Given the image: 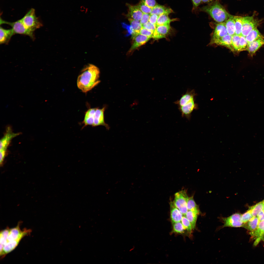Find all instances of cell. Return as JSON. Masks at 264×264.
<instances>
[{
	"instance_id": "cell-1",
	"label": "cell",
	"mask_w": 264,
	"mask_h": 264,
	"mask_svg": "<svg viewBox=\"0 0 264 264\" xmlns=\"http://www.w3.org/2000/svg\"><path fill=\"white\" fill-rule=\"evenodd\" d=\"M100 71L95 65L89 64L82 69L78 77L77 86L83 92L86 93L91 90L100 82Z\"/></svg>"
},
{
	"instance_id": "cell-2",
	"label": "cell",
	"mask_w": 264,
	"mask_h": 264,
	"mask_svg": "<svg viewBox=\"0 0 264 264\" xmlns=\"http://www.w3.org/2000/svg\"><path fill=\"white\" fill-rule=\"evenodd\" d=\"M202 11L209 14L216 22L222 23L234 16L229 13L218 0L209 3L201 9Z\"/></svg>"
},
{
	"instance_id": "cell-3",
	"label": "cell",
	"mask_w": 264,
	"mask_h": 264,
	"mask_svg": "<svg viewBox=\"0 0 264 264\" xmlns=\"http://www.w3.org/2000/svg\"><path fill=\"white\" fill-rule=\"evenodd\" d=\"M21 20L28 29L32 32L42 27L43 25L35 15V10L31 8Z\"/></svg>"
},
{
	"instance_id": "cell-4",
	"label": "cell",
	"mask_w": 264,
	"mask_h": 264,
	"mask_svg": "<svg viewBox=\"0 0 264 264\" xmlns=\"http://www.w3.org/2000/svg\"><path fill=\"white\" fill-rule=\"evenodd\" d=\"M20 225L19 223L16 227L10 229L5 243L10 242L18 245L23 238L30 234L31 231L30 229H25L22 231L20 228Z\"/></svg>"
},
{
	"instance_id": "cell-5",
	"label": "cell",
	"mask_w": 264,
	"mask_h": 264,
	"mask_svg": "<svg viewBox=\"0 0 264 264\" xmlns=\"http://www.w3.org/2000/svg\"><path fill=\"white\" fill-rule=\"evenodd\" d=\"M20 134L19 133L13 132L10 127H8L7 129L5 134L0 140V163L1 166L3 164L7 149L10 142L12 139Z\"/></svg>"
},
{
	"instance_id": "cell-6",
	"label": "cell",
	"mask_w": 264,
	"mask_h": 264,
	"mask_svg": "<svg viewBox=\"0 0 264 264\" xmlns=\"http://www.w3.org/2000/svg\"><path fill=\"white\" fill-rule=\"evenodd\" d=\"M0 24H6L10 25L14 34L24 35L29 36L32 39H35L33 32L27 28L24 25L21 19L13 22H10L0 19Z\"/></svg>"
},
{
	"instance_id": "cell-7",
	"label": "cell",
	"mask_w": 264,
	"mask_h": 264,
	"mask_svg": "<svg viewBox=\"0 0 264 264\" xmlns=\"http://www.w3.org/2000/svg\"><path fill=\"white\" fill-rule=\"evenodd\" d=\"M188 198L186 190H182L175 194L173 202L175 206L184 216L188 211L187 203Z\"/></svg>"
},
{
	"instance_id": "cell-8",
	"label": "cell",
	"mask_w": 264,
	"mask_h": 264,
	"mask_svg": "<svg viewBox=\"0 0 264 264\" xmlns=\"http://www.w3.org/2000/svg\"><path fill=\"white\" fill-rule=\"evenodd\" d=\"M254 15L243 17L242 31V36L246 37L254 29L257 28L261 21L254 17Z\"/></svg>"
},
{
	"instance_id": "cell-9",
	"label": "cell",
	"mask_w": 264,
	"mask_h": 264,
	"mask_svg": "<svg viewBox=\"0 0 264 264\" xmlns=\"http://www.w3.org/2000/svg\"><path fill=\"white\" fill-rule=\"evenodd\" d=\"M105 109V107L101 109L96 108L92 112L91 116L92 127H95L102 126L105 127L107 130L110 129V126L106 123L104 120V112Z\"/></svg>"
},
{
	"instance_id": "cell-10",
	"label": "cell",
	"mask_w": 264,
	"mask_h": 264,
	"mask_svg": "<svg viewBox=\"0 0 264 264\" xmlns=\"http://www.w3.org/2000/svg\"><path fill=\"white\" fill-rule=\"evenodd\" d=\"M241 214L235 213L228 217L223 218L224 224L223 227H242L243 223L241 220Z\"/></svg>"
},
{
	"instance_id": "cell-11",
	"label": "cell",
	"mask_w": 264,
	"mask_h": 264,
	"mask_svg": "<svg viewBox=\"0 0 264 264\" xmlns=\"http://www.w3.org/2000/svg\"><path fill=\"white\" fill-rule=\"evenodd\" d=\"M228 34L225 22L219 23L216 25L210 44H213Z\"/></svg>"
},
{
	"instance_id": "cell-12",
	"label": "cell",
	"mask_w": 264,
	"mask_h": 264,
	"mask_svg": "<svg viewBox=\"0 0 264 264\" xmlns=\"http://www.w3.org/2000/svg\"><path fill=\"white\" fill-rule=\"evenodd\" d=\"M178 108L181 112L182 117H185L189 120L190 119L192 112L194 110L197 109L198 105L195 103L194 100Z\"/></svg>"
},
{
	"instance_id": "cell-13",
	"label": "cell",
	"mask_w": 264,
	"mask_h": 264,
	"mask_svg": "<svg viewBox=\"0 0 264 264\" xmlns=\"http://www.w3.org/2000/svg\"><path fill=\"white\" fill-rule=\"evenodd\" d=\"M171 28L170 24L156 25L152 37L155 40L165 38L169 33Z\"/></svg>"
},
{
	"instance_id": "cell-14",
	"label": "cell",
	"mask_w": 264,
	"mask_h": 264,
	"mask_svg": "<svg viewBox=\"0 0 264 264\" xmlns=\"http://www.w3.org/2000/svg\"><path fill=\"white\" fill-rule=\"evenodd\" d=\"M196 93L194 89L187 90L185 93L183 94L180 98L174 103L178 107L182 106L191 101L195 100Z\"/></svg>"
},
{
	"instance_id": "cell-15",
	"label": "cell",
	"mask_w": 264,
	"mask_h": 264,
	"mask_svg": "<svg viewBox=\"0 0 264 264\" xmlns=\"http://www.w3.org/2000/svg\"><path fill=\"white\" fill-rule=\"evenodd\" d=\"M133 41L129 52L135 50L145 44L151 38L140 34L132 37Z\"/></svg>"
},
{
	"instance_id": "cell-16",
	"label": "cell",
	"mask_w": 264,
	"mask_h": 264,
	"mask_svg": "<svg viewBox=\"0 0 264 264\" xmlns=\"http://www.w3.org/2000/svg\"><path fill=\"white\" fill-rule=\"evenodd\" d=\"M264 45V37L260 38L248 44L247 51L252 56L256 51Z\"/></svg>"
},
{
	"instance_id": "cell-17",
	"label": "cell",
	"mask_w": 264,
	"mask_h": 264,
	"mask_svg": "<svg viewBox=\"0 0 264 264\" xmlns=\"http://www.w3.org/2000/svg\"><path fill=\"white\" fill-rule=\"evenodd\" d=\"M0 43L7 44L15 34L12 29H6L0 27Z\"/></svg>"
},
{
	"instance_id": "cell-18",
	"label": "cell",
	"mask_w": 264,
	"mask_h": 264,
	"mask_svg": "<svg viewBox=\"0 0 264 264\" xmlns=\"http://www.w3.org/2000/svg\"><path fill=\"white\" fill-rule=\"evenodd\" d=\"M129 15L130 18L133 20L140 21L143 14L137 5H129Z\"/></svg>"
},
{
	"instance_id": "cell-19",
	"label": "cell",
	"mask_w": 264,
	"mask_h": 264,
	"mask_svg": "<svg viewBox=\"0 0 264 264\" xmlns=\"http://www.w3.org/2000/svg\"><path fill=\"white\" fill-rule=\"evenodd\" d=\"M170 218L172 223L180 222L183 216V214L176 207L173 202L170 203Z\"/></svg>"
},
{
	"instance_id": "cell-20",
	"label": "cell",
	"mask_w": 264,
	"mask_h": 264,
	"mask_svg": "<svg viewBox=\"0 0 264 264\" xmlns=\"http://www.w3.org/2000/svg\"><path fill=\"white\" fill-rule=\"evenodd\" d=\"M232 36L228 34L220 39L215 42L213 44L224 46L231 51H235L232 44Z\"/></svg>"
},
{
	"instance_id": "cell-21",
	"label": "cell",
	"mask_w": 264,
	"mask_h": 264,
	"mask_svg": "<svg viewBox=\"0 0 264 264\" xmlns=\"http://www.w3.org/2000/svg\"><path fill=\"white\" fill-rule=\"evenodd\" d=\"M173 12V10L171 8L157 4L152 8L150 14H155L159 16L165 14H169Z\"/></svg>"
},
{
	"instance_id": "cell-22",
	"label": "cell",
	"mask_w": 264,
	"mask_h": 264,
	"mask_svg": "<svg viewBox=\"0 0 264 264\" xmlns=\"http://www.w3.org/2000/svg\"><path fill=\"white\" fill-rule=\"evenodd\" d=\"M128 20L131 25L130 29L132 37L139 34V32L142 28V24L140 21L130 18Z\"/></svg>"
},
{
	"instance_id": "cell-23",
	"label": "cell",
	"mask_w": 264,
	"mask_h": 264,
	"mask_svg": "<svg viewBox=\"0 0 264 264\" xmlns=\"http://www.w3.org/2000/svg\"><path fill=\"white\" fill-rule=\"evenodd\" d=\"M260 221L257 217H253L248 221L244 223L243 227L251 231L256 229Z\"/></svg>"
},
{
	"instance_id": "cell-24",
	"label": "cell",
	"mask_w": 264,
	"mask_h": 264,
	"mask_svg": "<svg viewBox=\"0 0 264 264\" xmlns=\"http://www.w3.org/2000/svg\"><path fill=\"white\" fill-rule=\"evenodd\" d=\"M264 37L257 28L254 29L250 32L245 37L248 44L260 38Z\"/></svg>"
},
{
	"instance_id": "cell-25",
	"label": "cell",
	"mask_w": 264,
	"mask_h": 264,
	"mask_svg": "<svg viewBox=\"0 0 264 264\" xmlns=\"http://www.w3.org/2000/svg\"><path fill=\"white\" fill-rule=\"evenodd\" d=\"M243 17L234 16L233 19L235 22V34L242 36V31Z\"/></svg>"
},
{
	"instance_id": "cell-26",
	"label": "cell",
	"mask_w": 264,
	"mask_h": 264,
	"mask_svg": "<svg viewBox=\"0 0 264 264\" xmlns=\"http://www.w3.org/2000/svg\"><path fill=\"white\" fill-rule=\"evenodd\" d=\"M228 34L231 36L235 34V22L232 18H229L225 22Z\"/></svg>"
},
{
	"instance_id": "cell-27",
	"label": "cell",
	"mask_w": 264,
	"mask_h": 264,
	"mask_svg": "<svg viewBox=\"0 0 264 264\" xmlns=\"http://www.w3.org/2000/svg\"><path fill=\"white\" fill-rule=\"evenodd\" d=\"M168 15L165 14L159 16L156 26L170 24L171 22L176 20V19H170L168 17Z\"/></svg>"
},
{
	"instance_id": "cell-28",
	"label": "cell",
	"mask_w": 264,
	"mask_h": 264,
	"mask_svg": "<svg viewBox=\"0 0 264 264\" xmlns=\"http://www.w3.org/2000/svg\"><path fill=\"white\" fill-rule=\"evenodd\" d=\"M264 208V201L259 203L249 208L253 217L257 216L258 214L263 210Z\"/></svg>"
},
{
	"instance_id": "cell-29",
	"label": "cell",
	"mask_w": 264,
	"mask_h": 264,
	"mask_svg": "<svg viewBox=\"0 0 264 264\" xmlns=\"http://www.w3.org/2000/svg\"><path fill=\"white\" fill-rule=\"evenodd\" d=\"M198 214L191 210H188L185 216L190 222L193 229L195 227Z\"/></svg>"
},
{
	"instance_id": "cell-30",
	"label": "cell",
	"mask_w": 264,
	"mask_h": 264,
	"mask_svg": "<svg viewBox=\"0 0 264 264\" xmlns=\"http://www.w3.org/2000/svg\"><path fill=\"white\" fill-rule=\"evenodd\" d=\"M188 210H191L198 214L199 213V210L198 205L194 200L193 197H189L187 203Z\"/></svg>"
},
{
	"instance_id": "cell-31",
	"label": "cell",
	"mask_w": 264,
	"mask_h": 264,
	"mask_svg": "<svg viewBox=\"0 0 264 264\" xmlns=\"http://www.w3.org/2000/svg\"><path fill=\"white\" fill-rule=\"evenodd\" d=\"M10 228L7 227L0 231V252L2 249L3 246L5 243L8 236Z\"/></svg>"
},
{
	"instance_id": "cell-32",
	"label": "cell",
	"mask_w": 264,
	"mask_h": 264,
	"mask_svg": "<svg viewBox=\"0 0 264 264\" xmlns=\"http://www.w3.org/2000/svg\"><path fill=\"white\" fill-rule=\"evenodd\" d=\"M240 36L235 34L232 36V44L235 51L239 52Z\"/></svg>"
},
{
	"instance_id": "cell-33",
	"label": "cell",
	"mask_w": 264,
	"mask_h": 264,
	"mask_svg": "<svg viewBox=\"0 0 264 264\" xmlns=\"http://www.w3.org/2000/svg\"><path fill=\"white\" fill-rule=\"evenodd\" d=\"M173 224V230L175 232L182 234L183 233L185 229L181 222L174 223Z\"/></svg>"
},
{
	"instance_id": "cell-34",
	"label": "cell",
	"mask_w": 264,
	"mask_h": 264,
	"mask_svg": "<svg viewBox=\"0 0 264 264\" xmlns=\"http://www.w3.org/2000/svg\"><path fill=\"white\" fill-rule=\"evenodd\" d=\"M137 5L143 13L150 14L152 8L147 5L143 0H141Z\"/></svg>"
},
{
	"instance_id": "cell-35",
	"label": "cell",
	"mask_w": 264,
	"mask_h": 264,
	"mask_svg": "<svg viewBox=\"0 0 264 264\" xmlns=\"http://www.w3.org/2000/svg\"><path fill=\"white\" fill-rule=\"evenodd\" d=\"M181 221L185 229L189 233H191L193 229L192 225L185 216H183Z\"/></svg>"
},
{
	"instance_id": "cell-36",
	"label": "cell",
	"mask_w": 264,
	"mask_h": 264,
	"mask_svg": "<svg viewBox=\"0 0 264 264\" xmlns=\"http://www.w3.org/2000/svg\"><path fill=\"white\" fill-rule=\"evenodd\" d=\"M248 46V43L247 42L245 37L241 36L240 37L239 52L246 51L247 50Z\"/></svg>"
},
{
	"instance_id": "cell-37",
	"label": "cell",
	"mask_w": 264,
	"mask_h": 264,
	"mask_svg": "<svg viewBox=\"0 0 264 264\" xmlns=\"http://www.w3.org/2000/svg\"><path fill=\"white\" fill-rule=\"evenodd\" d=\"M253 217L251 210L248 209L246 212L242 215L241 220L243 223H245L250 220Z\"/></svg>"
},
{
	"instance_id": "cell-38",
	"label": "cell",
	"mask_w": 264,
	"mask_h": 264,
	"mask_svg": "<svg viewBox=\"0 0 264 264\" xmlns=\"http://www.w3.org/2000/svg\"><path fill=\"white\" fill-rule=\"evenodd\" d=\"M153 33L152 31L142 27L139 32V34L151 38L152 37Z\"/></svg>"
},
{
	"instance_id": "cell-39",
	"label": "cell",
	"mask_w": 264,
	"mask_h": 264,
	"mask_svg": "<svg viewBox=\"0 0 264 264\" xmlns=\"http://www.w3.org/2000/svg\"><path fill=\"white\" fill-rule=\"evenodd\" d=\"M142 25V27L152 31L153 32L155 31L156 28V25L149 21Z\"/></svg>"
},
{
	"instance_id": "cell-40",
	"label": "cell",
	"mask_w": 264,
	"mask_h": 264,
	"mask_svg": "<svg viewBox=\"0 0 264 264\" xmlns=\"http://www.w3.org/2000/svg\"><path fill=\"white\" fill-rule=\"evenodd\" d=\"M150 14L143 13L142 17L140 22L142 25L149 21Z\"/></svg>"
},
{
	"instance_id": "cell-41",
	"label": "cell",
	"mask_w": 264,
	"mask_h": 264,
	"mask_svg": "<svg viewBox=\"0 0 264 264\" xmlns=\"http://www.w3.org/2000/svg\"><path fill=\"white\" fill-rule=\"evenodd\" d=\"M158 16L156 14H150L149 22L156 25Z\"/></svg>"
},
{
	"instance_id": "cell-42",
	"label": "cell",
	"mask_w": 264,
	"mask_h": 264,
	"mask_svg": "<svg viewBox=\"0 0 264 264\" xmlns=\"http://www.w3.org/2000/svg\"><path fill=\"white\" fill-rule=\"evenodd\" d=\"M145 3L150 7L153 8L157 4L155 0H143Z\"/></svg>"
},
{
	"instance_id": "cell-43",
	"label": "cell",
	"mask_w": 264,
	"mask_h": 264,
	"mask_svg": "<svg viewBox=\"0 0 264 264\" xmlns=\"http://www.w3.org/2000/svg\"><path fill=\"white\" fill-rule=\"evenodd\" d=\"M257 217L260 222L264 220V210H263L260 212L257 215Z\"/></svg>"
},
{
	"instance_id": "cell-44",
	"label": "cell",
	"mask_w": 264,
	"mask_h": 264,
	"mask_svg": "<svg viewBox=\"0 0 264 264\" xmlns=\"http://www.w3.org/2000/svg\"><path fill=\"white\" fill-rule=\"evenodd\" d=\"M193 5L195 7H197L201 3V0H192Z\"/></svg>"
},
{
	"instance_id": "cell-45",
	"label": "cell",
	"mask_w": 264,
	"mask_h": 264,
	"mask_svg": "<svg viewBox=\"0 0 264 264\" xmlns=\"http://www.w3.org/2000/svg\"><path fill=\"white\" fill-rule=\"evenodd\" d=\"M202 2L206 3H209L212 2L213 0H201Z\"/></svg>"
},
{
	"instance_id": "cell-46",
	"label": "cell",
	"mask_w": 264,
	"mask_h": 264,
	"mask_svg": "<svg viewBox=\"0 0 264 264\" xmlns=\"http://www.w3.org/2000/svg\"><path fill=\"white\" fill-rule=\"evenodd\" d=\"M261 240L264 241V232L262 237Z\"/></svg>"
},
{
	"instance_id": "cell-47",
	"label": "cell",
	"mask_w": 264,
	"mask_h": 264,
	"mask_svg": "<svg viewBox=\"0 0 264 264\" xmlns=\"http://www.w3.org/2000/svg\"><path fill=\"white\" fill-rule=\"evenodd\" d=\"M134 248H133H133H131V249H130V251H132V250H133V249H134Z\"/></svg>"
},
{
	"instance_id": "cell-48",
	"label": "cell",
	"mask_w": 264,
	"mask_h": 264,
	"mask_svg": "<svg viewBox=\"0 0 264 264\" xmlns=\"http://www.w3.org/2000/svg\"><path fill=\"white\" fill-rule=\"evenodd\" d=\"M263 210H264V209H263Z\"/></svg>"
}]
</instances>
